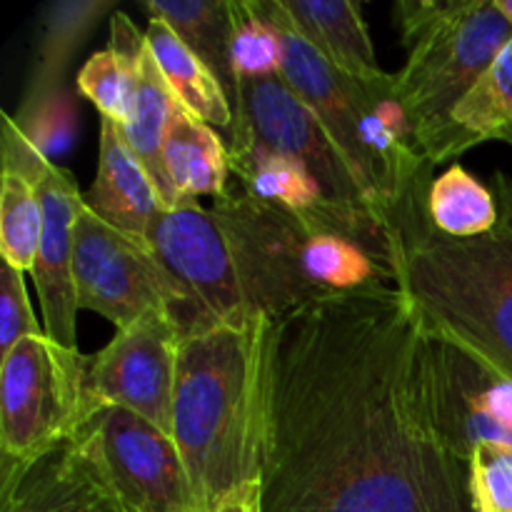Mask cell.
I'll use <instances>...</instances> for the list:
<instances>
[{
  "label": "cell",
  "mask_w": 512,
  "mask_h": 512,
  "mask_svg": "<svg viewBox=\"0 0 512 512\" xmlns=\"http://www.w3.org/2000/svg\"><path fill=\"white\" fill-rule=\"evenodd\" d=\"M463 353L398 285L270 320L263 512H475Z\"/></svg>",
  "instance_id": "6da1fadb"
},
{
  "label": "cell",
  "mask_w": 512,
  "mask_h": 512,
  "mask_svg": "<svg viewBox=\"0 0 512 512\" xmlns=\"http://www.w3.org/2000/svg\"><path fill=\"white\" fill-rule=\"evenodd\" d=\"M268 330V318H248L180 345L173 440L205 512L263 478Z\"/></svg>",
  "instance_id": "7a4b0ae2"
},
{
  "label": "cell",
  "mask_w": 512,
  "mask_h": 512,
  "mask_svg": "<svg viewBox=\"0 0 512 512\" xmlns=\"http://www.w3.org/2000/svg\"><path fill=\"white\" fill-rule=\"evenodd\" d=\"M283 40L280 75L318 118L375 213L400 228L428 203L433 165L420 155L395 95V73L360 80L325 60L290 25L280 0H255ZM395 238V235H393Z\"/></svg>",
  "instance_id": "3957f363"
},
{
  "label": "cell",
  "mask_w": 512,
  "mask_h": 512,
  "mask_svg": "<svg viewBox=\"0 0 512 512\" xmlns=\"http://www.w3.org/2000/svg\"><path fill=\"white\" fill-rule=\"evenodd\" d=\"M230 243L245 310L275 320L315 300L395 283V253L228 190L213 205Z\"/></svg>",
  "instance_id": "277c9868"
},
{
  "label": "cell",
  "mask_w": 512,
  "mask_h": 512,
  "mask_svg": "<svg viewBox=\"0 0 512 512\" xmlns=\"http://www.w3.org/2000/svg\"><path fill=\"white\" fill-rule=\"evenodd\" d=\"M395 283L445 343L512 383L510 225L450 238L425 205L395 230Z\"/></svg>",
  "instance_id": "5b68a950"
},
{
  "label": "cell",
  "mask_w": 512,
  "mask_h": 512,
  "mask_svg": "<svg viewBox=\"0 0 512 512\" xmlns=\"http://www.w3.org/2000/svg\"><path fill=\"white\" fill-rule=\"evenodd\" d=\"M88 358L48 335L0 355V463H30L68 443L88 410Z\"/></svg>",
  "instance_id": "8992f818"
},
{
  "label": "cell",
  "mask_w": 512,
  "mask_h": 512,
  "mask_svg": "<svg viewBox=\"0 0 512 512\" xmlns=\"http://www.w3.org/2000/svg\"><path fill=\"white\" fill-rule=\"evenodd\" d=\"M510 40L512 25L495 0H475L463 18L410 50L405 68L395 73V95L408 115L415 145L428 163L448 125L450 110Z\"/></svg>",
  "instance_id": "52a82bcc"
},
{
  "label": "cell",
  "mask_w": 512,
  "mask_h": 512,
  "mask_svg": "<svg viewBox=\"0 0 512 512\" xmlns=\"http://www.w3.org/2000/svg\"><path fill=\"white\" fill-rule=\"evenodd\" d=\"M73 438L103 470L125 512H205L178 445L150 420L88 398Z\"/></svg>",
  "instance_id": "ba28073f"
},
{
  "label": "cell",
  "mask_w": 512,
  "mask_h": 512,
  "mask_svg": "<svg viewBox=\"0 0 512 512\" xmlns=\"http://www.w3.org/2000/svg\"><path fill=\"white\" fill-rule=\"evenodd\" d=\"M148 243L178 293L173 320L180 338L250 318L230 243L213 208L185 203L160 210Z\"/></svg>",
  "instance_id": "9c48e42d"
},
{
  "label": "cell",
  "mask_w": 512,
  "mask_h": 512,
  "mask_svg": "<svg viewBox=\"0 0 512 512\" xmlns=\"http://www.w3.org/2000/svg\"><path fill=\"white\" fill-rule=\"evenodd\" d=\"M233 113L230 133L248 135L303 168L335 208L358 218L383 220L363 195L343 155L330 143L323 125L293 93L283 75L240 78Z\"/></svg>",
  "instance_id": "30bf717a"
},
{
  "label": "cell",
  "mask_w": 512,
  "mask_h": 512,
  "mask_svg": "<svg viewBox=\"0 0 512 512\" xmlns=\"http://www.w3.org/2000/svg\"><path fill=\"white\" fill-rule=\"evenodd\" d=\"M75 295L78 308L103 315L115 328L135 323L150 310L175 315L178 293L148 240H138L80 210L75 223Z\"/></svg>",
  "instance_id": "8fae6325"
},
{
  "label": "cell",
  "mask_w": 512,
  "mask_h": 512,
  "mask_svg": "<svg viewBox=\"0 0 512 512\" xmlns=\"http://www.w3.org/2000/svg\"><path fill=\"white\" fill-rule=\"evenodd\" d=\"M183 338L168 310H150L115 330L113 340L88 358V398L118 405L158 425L173 438V395Z\"/></svg>",
  "instance_id": "7c38bea8"
},
{
  "label": "cell",
  "mask_w": 512,
  "mask_h": 512,
  "mask_svg": "<svg viewBox=\"0 0 512 512\" xmlns=\"http://www.w3.org/2000/svg\"><path fill=\"white\" fill-rule=\"evenodd\" d=\"M40 195H43L45 225L35 255L33 280L43 308V328L55 343L78 350L75 320L80 308L75 295L73 260L75 223L83 210V193L78 190L73 175L45 155L40 165Z\"/></svg>",
  "instance_id": "4fadbf2b"
},
{
  "label": "cell",
  "mask_w": 512,
  "mask_h": 512,
  "mask_svg": "<svg viewBox=\"0 0 512 512\" xmlns=\"http://www.w3.org/2000/svg\"><path fill=\"white\" fill-rule=\"evenodd\" d=\"M0 468V512H125L103 470L75 438L30 463Z\"/></svg>",
  "instance_id": "5bb4252c"
},
{
  "label": "cell",
  "mask_w": 512,
  "mask_h": 512,
  "mask_svg": "<svg viewBox=\"0 0 512 512\" xmlns=\"http://www.w3.org/2000/svg\"><path fill=\"white\" fill-rule=\"evenodd\" d=\"M43 148L18 123L3 118V178H0V253L20 273H33L43 238L45 208L40 195Z\"/></svg>",
  "instance_id": "9a60e30c"
},
{
  "label": "cell",
  "mask_w": 512,
  "mask_h": 512,
  "mask_svg": "<svg viewBox=\"0 0 512 512\" xmlns=\"http://www.w3.org/2000/svg\"><path fill=\"white\" fill-rule=\"evenodd\" d=\"M83 203L100 220L138 240H148L150 228L163 210L148 168L113 120L100 123L98 170L93 185L83 193Z\"/></svg>",
  "instance_id": "2e32d148"
},
{
  "label": "cell",
  "mask_w": 512,
  "mask_h": 512,
  "mask_svg": "<svg viewBox=\"0 0 512 512\" xmlns=\"http://www.w3.org/2000/svg\"><path fill=\"white\" fill-rule=\"evenodd\" d=\"M488 140L512 145V40L450 110L448 125L430 155V163L435 168Z\"/></svg>",
  "instance_id": "e0dca14e"
},
{
  "label": "cell",
  "mask_w": 512,
  "mask_h": 512,
  "mask_svg": "<svg viewBox=\"0 0 512 512\" xmlns=\"http://www.w3.org/2000/svg\"><path fill=\"white\" fill-rule=\"evenodd\" d=\"M133 63H135V103L128 125H123V135L130 148L135 150L143 165L148 168L155 188H158L163 210L178 208L180 200L175 195L173 183L163 163V145L173 120L178 100L170 90L168 80L160 73L153 53L148 48L145 33L133 35Z\"/></svg>",
  "instance_id": "ac0fdd59"
},
{
  "label": "cell",
  "mask_w": 512,
  "mask_h": 512,
  "mask_svg": "<svg viewBox=\"0 0 512 512\" xmlns=\"http://www.w3.org/2000/svg\"><path fill=\"white\" fill-rule=\"evenodd\" d=\"M290 25L343 73L360 80L383 75L360 5L350 0H280Z\"/></svg>",
  "instance_id": "d6986e66"
},
{
  "label": "cell",
  "mask_w": 512,
  "mask_h": 512,
  "mask_svg": "<svg viewBox=\"0 0 512 512\" xmlns=\"http://www.w3.org/2000/svg\"><path fill=\"white\" fill-rule=\"evenodd\" d=\"M163 163L180 205L195 203L200 195H228L230 170L228 143L208 123L178 105L163 145Z\"/></svg>",
  "instance_id": "ffe728a7"
},
{
  "label": "cell",
  "mask_w": 512,
  "mask_h": 512,
  "mask_svg": "<svg viewBox=\"0 0 512 512\" xmlns=\"http://www.w3.org/2000/svg\"><path fill=\"white\" fill-rule=\"evenodd\" d=\"M145 40L158 63L160 73L168 80L175 100L195 115L198 120L208 123L210 128H225L230 133L233 128V103L223 90L220 80L210 73L208 65L163 23V20L150 18Z\"/></svg>",
  "instance_id": "44dd1931"
},
{
  "label": "cell",
  "mask_w": 512,
  "mask_h": 512,
  "mask_svg": "<svg viewBox=\"0 0 512 512\" xmlns=\"http://www.w3.org/2000/svg\"><path fill=\"white\" fill-rule=\"evenodd\" d=\"M150 18L163 20L220 80L235 110L238 78L233 68V13L230 0H148Z\"/></svg>",
  "instance_id": "7402d4cb"
},
{
  "label": "cell",
  "mask_w": 512,
  "mask_h": 512,
  "mask_svg": "<svg viewBox=\"0 0 512 512\" xmlns=\"http://www.w3.org/2000/svg\"><path fill=\"white\" fill-rule=\"evenodd\" d=\"M138 28L125 13L110 18V45L90 55L78 73V88L98 108L100 118L128 125L135 103L133 35Z\"/></svg>",
  "instance_id": "603a6c76"
},
{
  "label": "cell",
  "mask_w": 512,
  "mask_h": 512,
  "mask_svg": "<svg viewBox=\"0 0 512 512\" xmlns=\"http://www.w3.org/2000/svg\"><path fill=\"white\" fill-rule=\"evenodd\" d=\"M428 220L450 238H478L500 223V208L493 190L463 165L453 163L430 183Z\"/></svg>",
  "instance_id": "cb8c5ba5"
},
{
  "label": "cell",
  "mask_w": 512,
  "mask_h": 512,
  "mask_svg": "<svg viewBox=\"0 0 512 512\" xmlns=\"http://www.w3.org/2000/svg\"><path fill=\"white\" fill-rule=\"evenodd\" d=\"M110 3H60L50 8L45 18V38L43 50H40L38 75L33 83V95H30L28 110H40V100L48 98L50 88L58 83L63 75L65 63L73 55V50L83 43L85 33L93 28L95 18L103 15Z\"/></svg>",
  "instance_id": "d4e9b609"
},
{
  "label": "cell",
  "mask_w": 512,
  "mask_h": 512,
  "mask_svg": "<svg viewBox=\"0 0 512 512\" xmlns=\"http://www.w3.org/2000/svg\"><path fill=\"white\" fill-rule=\"evenodd\" d=\"M233 13V68L235 78L278 75L283 68V40L260 15L255 0H230Z\"/></svg>",
  "instance_id": "484cf974"
},
{
  "label": "cell",
  "mask_w": 512,
  "mask_h": 512,
  "mask_svg": "<svg viewBox=\"0 0 512 512\" xmlns=\"http://www.w3.org/2000/svg\"><path fill=\"white\" fill-rule=\"evenodd\" d=\"M470 498L475 512H512V445L498 440L473 445Z\"/></svg>",
  "instance_id": "4316f807"
},
{
  "label": "cell",
  "mask_w": 512,
  "mask_h": 512,
  "mask_svg": "<svg viewBox=\"0 0 512 512\" xmlns=\"http://www.w3.org/2000/svg\"><path fill=\"white\" fill-rule=\"evenodd\" d=\"M43 333L45 328L35 318L23 273L3 260L0 265V355L10 353L23 338Z\"/></svg>",
  "instance_id": "83f0119b"
},
{
  "label": "cell",
  "mask_w": 512,
  "mask_h": 512,
  "mask_svg": "<svg viewBox=\"0 0 512 512\" xmlns=\"http://www.w3.org/2000/svg\"><path fill=\"white\" fill-rule=\"evenodd\" d=\"M475 0H400L395 5V23L408 50L463 18Z\"/></svg>",
  "instance_id": "f1b7e54d"
},
{
  "label": "cell",
  "mask_w": 512,
  "mask_h": 512,
  "mask_svg": "<svg viewBox=\"0 0 512 512\" xmlns=\"http://www.w3.org/2000/svg\"><path fill=\"white\" fill-rule=\"evenodd\" d=\"M213 512H263V493H260V483L240 490L238 495L225 500V503L220 505V508H215Z\"/></svg>",
  "instance_id": "f546056e"
},
{
  "label": "cell",
  "mask_w": 512,
  "mask_h": 512,
  "mask_svg": "<svg viewBox=\"0 0 512 512\" xmlns=\"http://www.w3.org/2000/svg\"><path fill=\"white\" fill-rule=\"evenodd\" d=\"M495 200H500V223L512 228V183L503 173L495 175Z\"/></svg>",
  "instance_id": "4dcf8cb0"
},
{
  "label": "cell",
  "mask_w": 512,
  "mask_h": 512,
  "mask_svg": "<svg viewBox=\"0 0 512 512\" xmlns=\"http://www.w3.org/2000/svg\"><path fill=\"white\" fill-rule=\"evenodd\" d=\"M495 5H498L500 13L508 18V23L512 25V0H495Z\"/></svg>",
  "instance_id": "1f68e13d"
}]
</instances>
